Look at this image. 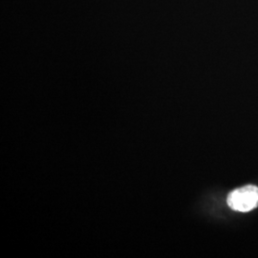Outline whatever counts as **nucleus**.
<instances>
[{"label":"nucleus","instance_id":"f257e3e1","mask_svg":"<svg viewBox=\"0 0 258 258\" xmlns=\"http://www.w3.org/2000/svg\"><path fill=\"white\" fill-rule=\"evenodd\" d=\"M228 204L232 210L241 212L252 211L258 206V187L246 185L233 190L228 197Z\"/></svg>","mask_w":258,"mask_h":258}]
</instances>
